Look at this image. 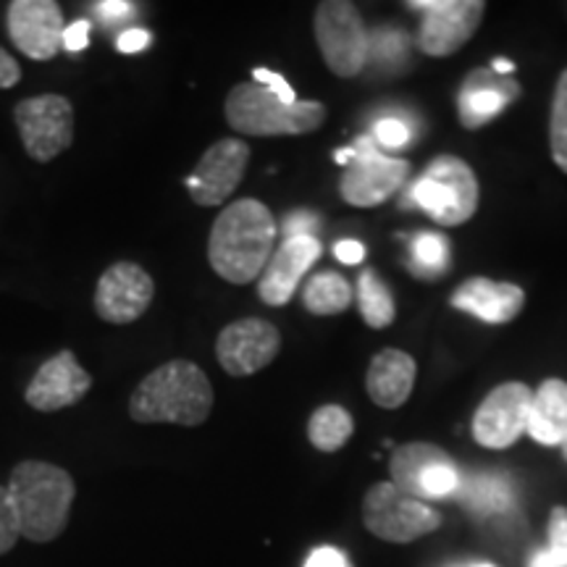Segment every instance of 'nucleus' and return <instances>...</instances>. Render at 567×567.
Returning a JSON list of instances; mask_svg holds the SVG:
<instances>
[{"label":"nucleus","mask_w":567,"mask_h":567,"mask_svg":"<svg viewBox=\"0 0 567 567\" xmlns=\"http://www.w3.org/2000/svg\"><path fill=\"white\" fill-rule=\"evenodd\" d=\"M155 295L153 276L137 264L122 260L101 276L95 289V313L105 323L126 326L145 316Z\"/></svg>","instance_id":"nucleus-15"},{"label":"nucleus","mask_w":567,"mask_h":567,"mask_svg":"<svg viewBox=\"0 0 567 567\" xmlns=\"http://www.w3.org/2000/svg\"><path fill=\"white\" fill-rule=\"evenodd\" d=\"M19 80H21V69L17 59L0 48V90L13 87V84H19Z\"/></svg>","instance_id":"nucleus-38"},{"label":"nucleus","mask_w":567,"mask_h":567,"mask_svg":"<svg viewBox=\"0 0 567 567\" xmlns=\"http://www.w3.org/2000/svg\"><path fill=\"white\" fill-rule=\"evenodd\" d=\"M410 200L429 213L436 224L457 226L471 221L478 208L476 174L463 158L439 155L415 182Z\"/></svg>","instance_id":"nucleus-5"},{"label":"nucleus","mask_w":567,"mask_h":567,"mask_svg":"<svg viewBox=\"0 0 567 567\" xmlns=\"http://www.w3.org/2000/svg\"><path fill=\"white\" fill-rule=\"evenodd\" d=\"M446 255H450V245L442 234L423 231L413 239V271L425 279H434L446 268Z\"/></svg>","instance_id":"nucleus-26"},{"label":"nucleus","mask_w":567,"mask_h":567,"mask_svg":"<svg viewBox=\"0 0 567 567\" xmlns=\"http://www.w3.org/2000/svg\"><path fill=\"white\" fill-rule=\"evenodd\" d=\"M534 392L526 384H502L488 392L473 417V436L486 450H505L528 431Z\"/></svg>","instance_id":"nucleus-12"},{"label":"nucleus","mask_w":567,"mask_h":567,"mask_svg":"<svg viewBox=\"0 0 567 567\" xmlns=\"http://www.w3.org/2000/svg\"><path fill=\"white\" fill-rule=\"evenodd\" d=\"M549 137H551V158H555V163L563 168V172H567V69L559 74V82L555 87Z\"/></svg>","instance_id":"nucleus-27"},{"label":"nucleus","mask_w":567,"mask_h":567,"mask_svg":"<svg viewBox=\"0 0 567 567\" xmlns=\"http://www.w3.org/2000/svg\"><path fill=\"white\" fill-rule=\"evenodd\" d=\"M247 163H250V147H247V142L237 137L218 140L216 145H210L203 153L200 163L184 179V184H187L193 200L203 205V208L221 205L239 187V182H243L247 172Z\"/></svg>","instance_id":"nucleus-13"},{"label":"nucleus","mask_w":567,"mask_h":567,"mask_svg":"<svg viewBox=\"0 0 567 567\" xmlns=\"http://www.w3.org/2000/svg\"><path fill=\"white\" fill-rule=\"evenodd\" d=\"M97 17H101L105 24H116V21H124L132 17L134 6L130 0H105V3H97L95 6Z\"/></svg>","instance_id":"nucleus-35"},{"label":"nucleus","mask_w":567,"mask_h":567,"mask_svg":"<svg viewBox=\"0 0 567 567\" xmlns=\"http://www.w3.org/2000/svg\"><path fill=\"white\" fill-rule=\"evenodd\" d=\"M318 258H321V243L316 237L284 239L258 279L260 300L274 308L287 305L292 300L297 284L313 268Z\"/></svg>","instance_id":"nucleus-18"},{"label":"nucleus","mask_w":567,"mask_h":567,"mask_svg":"<svg viewBox=\"0 0 567 567\" xmlns=\"http://www.w3.org/2000/svg\"><path fill=\"white\" fill-rule=\"evenodd\" d=\"M281 350V334L264 318L234 321L216 339V358L229 375H252L264 371Z\"/></svg>","instance_id":"nucleus-14"},{"label":"nucleus","mask_w":567,"mask_h":567,"mask_svg":"<svg viewBox=\"0 0 567 567\" xmlns=\"http://www.w3.org/2000/svg\"><path fill=\"white\" fill-rule=\"evenodd\" d=\"M226 122L234 132L250 137H281V134H308L321 130L326 105L313 101L284 103L258 82L237 84L224 103Z\"/></svg>","instance_id":"nucleus-4"},{"label":"nucleus","mask_w":567,"mask_h":567,"mask_svg":"<svg viewBox=\"0 0 567 567\" xmlns=\"http://www.w3.org/2000/svg\"><path fill=\"white\" fill-rule=\"evenodd\" d=\"M373 142L386 151H400L410 142V126L400 118H381L373 126Z\"/></svg>","instance_id":"nucleus-31"},{"label":"nucleus","mask_w":567,"mask_h":567,"mask_svg":"<svg viewBox=\"0 0 567 567\" xmlns=\"http://www.w3.org/2000/svg\"><path fill=\"white\" fill-rule=\"evenodd\" d=\"M316 40L326 66L337 76H358L368 63V34L358 9L347 0H323L316 11Z\"/></svg>","instance_id":"nucleus-8"},{"label":"nucleus","mask_w":567,"mask_h":567,"mask_svg":"<svg viewBox=\"0 0 567 567\" xmlns=\"http://www.w3.org/2000/svg\"><path fill=\"white\" fill-rule=\"evenodd\" d=\"M13 122L32 161L48 163L74 142V109L63 95H38L13 109Z\"/></svg>","instance_id":"nucleus-9"},{"label":"nucleus","mask_w":567,"mask_h":567,"mask_svg":"<svg viewBox=\"0 0 567 567\" xmlns=\"http://www.w3.org/2000/svg\"><path fill=\"white\" fill-rule=\"evenodd\" d=\"M302 300L305 308L313 316H337L350 308L352 289L344 276H339L334 271H323L308 281Z\"/></svg>","instance_id":"nucleus-23"},{"label":"nucleus","mask_w":567,"mask_h":567,"mask_svg":"<svg viewBox=\"0 0 567 567\" xmlns=\"http://www.w3.org/2000/svg\"><path fill=\"white\" fill-rule=\"evenodd\" d=\"M252 76H255V82L264 84L266 90H271L274 95H276V97H281L284 103H297L295 90L289 87V82L284 80L281 74H276V71H268V69H255V71H252Z\"/></svg>","instance_id":"nucleus-33"},{"label":"nucleus","mask_w":567,"mask_h":567,"mask_svg":"<svg viewBox=\"0 0 567 567\" xmlns=\"http://www.w3.org/2000/svg\"><path fill=\"white\" fill-rule=\"evenodd\" d=\"M90 386V373L80 365L76 354L63 350L38 368L30 386H27L24 400L40 413H55V410L76 405L82 396H87Z\"/></svg>","instance_id":"nucleus-17"},{"label":"nucleus","mask_w":567,"mask_h":567,"mask_svg":"<svg viewBox=\"0 0 567 567\" xmlns=\"http://www.w3.org/2000/svg\"><path fill=\"white\" fill-rule=\"evenodd\" d=\"M213 410V389L203 368L189 360H172L155 368L132 392L130 415L137 423L200 425Z\"/></svg>","instance_id":"nucleus-3"},{"label":"nucleus","mask_w":567,"mask_h":567,"mask_svg":"<svg viewBox=\"0 0 567 567\" xmlns=\"http://www.w3.org/2000/svg\"><path fill=\"white\" fill-rule=\"evenodd\" d=\"M471 499L478 509H502L507 507L509 492L499 478H478L471 488Z\"/></svg>","instance_id":"nucleus-28"},{"label":"nucleus","mask_w":567,"mask_h":567,"mask_svg":"<svg viewBox=\"0 0 567 567\" xmlns=\"http://www.w3.org/2000/svg\"><path fill=\"white\" fill-rule=\"evenodd\" d=\"M358 302L360 313H363L365 323L371 329H386L394 321V300L392 292L386 289V284L375 276V271L365 268L358 279Z\"/></svg>","instance_id":"nucleus-25"},{"label":"nucleus","mask_w":567,"mask_h":567,"mask_svg":"<svg viewBox=\"0 0 567 567\" xmlns=\"http://www.w3.org/2000/svg\"><path fill=\"white\" fill-rule=\"evenodd\" d=\"M13 45L32 61H51L63 48V11L53 0H13L9 6Z\"/></svg>","instance_id":"nucleus-16"},{"label":"nucleus","mask_w":567,"mask_h":567,"mask_svg":"<svg viewBox=\"0 0 567 567\" xmlns=\"http://www.w3.org/2000/svg\"><path fill=\"white\" fill-rule=\"evenodd\" d=\"M118 51L132 55V53H140L145 51L147 45H151V32L147 30H126L122 38H118Z\"/></svg>","instance_id":"nucleus-37"},{"label":"nucleus","mask_w":567,"mask_h":567,"mask_svg":"<svg viewBox=\"0 0 567 567\" xmlns=\"http://www.w3.org/2000/svg\"><path fill=\"white\" fill-rule=\"evenodd\" d=\"M6 488L21 536L34 544H48L66 530L76 486L63 467L42 460H24L11 471Z\"/></svg>","instance_id":"nucleus-2"},{"label":"nucleus","mask_w":567,"mask_h":567,"mask_svg":"<svg viewBox=\"0 0 567 567\" xmlns=\"http://www.w3.org/2000/svg\"><path fill=\"white\" fill-rule=\"evenodd\" d=\"M334 255L344 266H358L360 260L365 258V247L360 245L358 239H342V243L334 247Z\"/></svg>","instance_id":"nucleus-39"},{"label":"nucleus","mask_w":567,"mask_h":567,"mask_svg":"<svg viewBox=\"0 0 567 567\" xmlns=\"http://www.w3.org/2000/svg\"><path fill=\"white\" fill-rule=\"evenodd\" d=\"M334 161L344 166L339 193L354 208H373L386 203L410 174V163L379 153L373 137H360L352 147L337 151Z\"/></svg>","instance_id":"nucleus-6"},{"label":"nucleus","mask_w":567,"mask_h":567,"mask_svg":"<svg viewBox=\"0 0 567 567\" xmlns=\"http://www.w3.org/2000/svg\"><path fill=\"white\" fill-rule=\"evenodd\" d=\"M19 520L17 513H13L9 488L0 486V555L11 551L19 542Z\"/></svg>","instance_id":"nucleus-30"},{"label":"nucleus","mask_w":567,"mask_h":567,"mask_svg":"<svg viewBox=\"0 0 567 567\" xmlns=\"http://www.w3.org/2000/svg\"><path fill=\"white\" fill-rule=\"evenodd\" d=\"M528 434L538 444L559 446L567 439V384L559 379L544 381L534 392L528 415Z\"/></svg>","instance_id":"nucleus-22"},{"label":"nucleus","mask_w":567,"mask_h":567,"mask_svg":"<svg viewBox=\"0 0 567 567\" xmlns=\"http://www.w3.org/2000/svg\"><path fill=\"white\" fill-rule=\"evenodd\" d=\"M473 567H494V565H486V563H484V565H473Z\"/></svg>","instance_id":"nucleus-43"},{"label":"nucleus","mask_w":567,"mask_h":567,"mask_svg":"<svg viewBox=\"0 0 567 567\" xmlns=\"http://www.w3.org/2000/svg\"><path fill=\"white\" fill-rule=\"evenodd\" d=\"M363 523L381 542L410 544L442 526V515L425 502L402 494L392 481L368 488L363 499Z\"/></svg>","instance_id":"nucleus-7"},{"label":"nucleus","mask_w":567,"mask_h":567,"mask_svg":"<svg viewBox=\"0 0 567 567\" xmlns=\"http://www.w3.org/2000/svg\"><path fill=\"white\" fill-rule=\"evenodd\" d=\"M354 431L352 415L339 405L318 408L308 421V439L318 452H337L350 442Z\"/></svg>","instance_id":"nucleus-24"},{"label":"nucleus","mask_w":567,"mask_h":567,"mask_svg":"<svg viewBox=\"0 0 567 567\" xmlns=\"http://www.w3.org/2000/svg\"><path fill=\"white\" fill-rule=\"evenodd\" d=\"M559 446H563V457L567 460V439H565V442H563V444H559Z\"/></svg>","instance_id":"nucleus-42"},{"label":"nucleus","mask_w":567,"mask_h":567,"mask_svg":"<svg viewBox=\"0 0 567 567\" xmlns=\"http://www.w3.org/2000/svg\"><path fill=\"white\" fill-rule=\"evenodd\" d=\"M528 567H557V565H555V559L549 557V551L544 549V551H538L534 559H530Z\"/></svg>","instance_id":"nucleus-40"},{"label":"nucleus","mask_w":567,"mask_h":567,"mask_svg":"<svg viewBox=\"0 0 567 567\" xmlns=\"http://www.w3.org/2000/svg\"><path fill=\"white\" fill-rule=\"evenodd\" d=\"M547 551L557 567H567V507L551 509Z\"/></svg>","instance_id":"nucleus-29"},{"label":"nucleus","mask_w":567,"mask_h":567,"mask_svg":"<svg viewBox=\"0 0 567 567\" xmlns=\"http://www.w3.org/2000/svg\"><path fill=\"white\" fill-rule=\"evenodd\" d=\"M305 567H350V563H347V557L334 547H318L310 551Z\"/></svg>","instance_id":"nucleus-36"},{"label":"nucleus","mask_w":567,"mask_h":567,"mask_svg":"<svg viewBox=\"0 0 567 567\" xmlns=\"http://www.w3.org/2000/svg\"><path fill=\"white\" fill-rule=\"evenodd\" d=\"M318 229V218L308 210H297L289 213L287 221H284V237L295 239V237H316Z\"/></svg>","instance_id":"nucleus-32"},{"label":"nucleus","mask_w":567,"mask_h":567,"mask_svg":"<svg viewBox=\"0 0 567 567\" xmlns=\"http://www.w3.org/2000/svg\"><path fill=\"white\" fill-rule=\"evenodd\" d=\"M517 95H520V84L513 76H502L492 69L471 71L457 97L460 124L465 130H478L492 122L496 113L505 111V105Z\"/></svg>","instance_id":"nucleus-19"},{"label":"nucleus","mask_w":567,"mask_h":567,"mask_svg":"<svg viewBox=\"0 0 567 567\" xmlns=\"http://www.w3.org/2000/svg\"><path fill=\"white\" fill-rule=\"evenodd\" d=\"M526 295L509 281L467 279L452 295V308L473 313L486 323H507L523 310Z\"/></svg>","instance_id":"nucleus-20"},{"label":"nucleus","mask_w":567,"mask_h":567,"mask_svg":"<svg viewBox=\"0 0 567 567\" xmlns=\"http://www.w3.org/2000/svg\"><path fill=\"white\" fill-rule=\"evenodd\" d=\"M392 484L413 499H444L460 488V473L442 446L413 442L402 444L389 463Z\"/></svg>","instance_id":"nucleus-10"},{"label":"nucleus","mask_w":567,"mask_h":567,"mask_svg":"<svg viewBox=\"0 0 567 567\" xmlns=\"http://www.w3.org/2000/svg\"><path fill=\"white\" fill-rule=\"evenodd\" d=\"M415 384V360L402 350H381L368 365L365 389L371 400L384 410L405 405Z\"/></svg>","instance_id":"nucleus-21"},{"label":"nucleus","mask_w":567,"mask_h":567,"mask_svg":"<svg viewBox=\"0 0 567 567\" xmlns=\"http://www.w3.org/2000/svg\"><path fill=\"white\" fill-rule=\"evenodd\" d=\"M276 224L271 210L260 200L245 197L221 210L210 229L208 260L229 284L260 279L274 255Z\"/></svg>","instance_id":"nucleus-1"},{"label":"nucleus","mask_w":567,"mask_h":567,"mask_svg":"<svg viewBox=\"0 0 567 567\" xmlns=\"http://www.w3.org/2000/svg\"><path fill=\"white\" fill-rule=\"evenodd\" d=\"M90 45V21H74L63 30V48L71 53H80Z\"/></svg>","instance_id":"nucleus-34"},{"label":"nucleus","mask_w":567,"mask_h":567,"mask_svg":"<svg viewBox=\"0 0 567 567\" xmlns=\"http://www.w3.org/2000/svg\"><path fill=\"white\" fill-rule=\"evenodd\" d=\"M492 71H496V74H502V76H509L515 71V63L513 61H505V59H496Z\"/></svg>","instance_id":"nucleus-41"},{"label":"nucleus","mask_w":567,"mask_h":567,"mask_svg":"<svg viewBox=\"0 0 567 567\" xmlns=\"http://www.w3.org/2000/svg\"><path fill=\"white\" fill-rule=\"evenodd\" d=\"M408 6L425 13L417 45L434 59L460 51L478 30L486 11V3L481 0H415Z\"/></svg>","instance_id":"nucleus-11"}]
</instances>
